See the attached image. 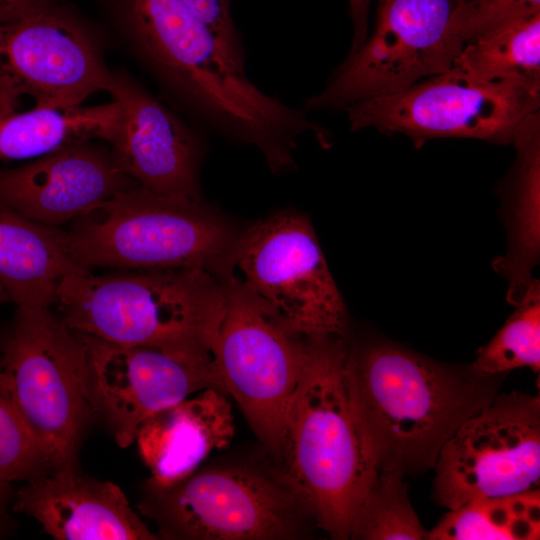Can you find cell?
<instances>
[{
	"label": "cell",
	"instance_id": "1",
	"mask_svg": "<svg viewBox=\"0 0 540 540\" xmlns=\"http://www.w3.org/2000/svg\"><path fill=\"white\" fill-rule=\"evenodd\" d=\"M506 375L442 363L381 337L348 339L353 410L378 471L433 468L444 443L498 394Z\"/></svg>",
	"mask_w": 540,
	"mask_h": 540
},
{
	"label": "cell",
	"instance_id": "2",
	"mask_svg": "<svg viewBox=\"0 0 540 540\" xmlns=\"http://www.w3.org/2000/svg\"><path fill=\"white\" fill-rule=\"evenodd\" d=\"M137 60L190 122L229 143L260 135L277 98L236 70L210 31L181 0H110Z\"/></svg>",
	"mask_w": 540,
	"mask_h": 540
},
{
	"label": "cell",
	"instance_id": "3",
	"mask_svg": "<svg viewBox=\"0 0 540 540\" xmlns=\"http://www.w3.org/2000/svg\"><path fill=\"white\" fill-rule=\"evenodd\" d=\"M348 339L310 338L277 465L316 527L338 540L349 539L354 514L378 474L353 410Z\"/></svg>",
	"mask_w": 540,
	"mask_h": 540
},
{
	"label": "cell",
	"instance_id": "4",
	"mask_svg": "<svg viewBox=\"0 0 540 540\" xmlns=\"http://www.w3.org/2000/svg\"><path fill=\"white\" fill-rule=\"evenodd\" d=\"M55 306L70 328L107 342L213 354L224 290L200 268L85 269L63 281Z\"/></svg>",
	"mask_w": 540,
	"mask_h": 540
},
{
	"label": "cell",
	"instance_id": "5",
	"mask_svg": "<svg viewBox=\"0 0 540 540\" xmlns=\"http://www.w3.org/2000/svg\"><path fill=\"white\" fill-rule=\"evenodd\" d=\"M244 229L202 199L154 193L132 185L71 224L75 262L92 270L200 268L232 272Z\"/></svg>",
	"mask_w": 540,
	"mask_h": 540
},
{
	"label": "cell",
	"instance_id": "6",
	"mask_svg": "<svg viewBox=\"0 0 540 540\" xmlns=\"http://www.w3.org/2000/svg\"><path fill=\"white\" fill-rule=\"evenodd\" d=\"M137 509L169 540H295L316 526L269 456L211 464L168 486L146 480Z\"/></svg>",
	"mask_w": 540,
	"mask_h": 540
},
{
	"label": "cell",
	"instance_id": "7",
	"mask_svg": "<svg viewBox=\"0 0 540 540\" xmlns=\"http://www.w3.org/2000/svg\"><path fill=\"white\" fill-rule=\"evenodd\" d=\"M0 364L51 471L77 469L80 444L95 417L84 335L52 307L16 306Z\"/></svg>",
	"mask_w": 540,
	"mask_h": 540
},
{
	"label": "cell",
	"instance_id": "8",
	"mask_svg": "<svg viewBox=\"0 0 540 540\" xmlns=\"http://www.w3.org/2000/svg\"><path fill=\"white\" fill-rule=\"evenodd\" d=\"M224 309L213 356L224 390L278 465L310 338L294 331L233 273L222 277Z\"/></svg>",
	"mask_w": 540,
	"mask_h": 540
},
{
	"label": "cell",
	"instance_id": "9",
	"mask_svg": "<svg viewBox=\"0 0 540 540\" xmlns=\"http://www.w3.org/2000/svg\"><path fill=\"white\" fill-rule=\"evenodd\" d=\"M456 0H379L371 36L305 98L310 111H345L448 71L464 44L452 33Z\"/></svg>",
	"mask_w": 540,
	"mask_h": 540
},
{
	"label": "cell",
	"instance_id": "10",
	"mask_svg": "<svg viewBox=\"0 0 540 540\" xmlns=\"http://www.w3.org/2000/svg\"><path fill=\"white\" fill-rule=\"evenodd\" d=\"M540 91L513 81L481 82L454 68L345 111L352 131L400 133L415 146L434 138L511 144L518 126L539 111Z\"/></svg>",
	"mask_w": 540,
	"mask_h": 540
},
{
	"label": "cell",
	"instance_id": "11",
	"mask_svg": "<svg viewBox=\"0 0 540 540\" xmlns=\"http://www.w3.org/2000/svg\"><path fill=\"white\" fill-rule=\"evenodd\" d=\"M234 270L298 334L348 337L345 302L307 216L285 209L245 228L234 252Z\"/></svg>",
	"mask_w": 540,
	"mask_h": 540
},
{
	"label": "cell",
	"instance_id": "12",
	"mask_svg": "<svg viewBox=\"0 0 540 540\" xmlns=\"http://www.w3.org/2000/svg\"><path fill=\"white\" fill-rule=\"evenodd\" d=\"M433 468L434 498L448 510L539 489V396L497 394L448 438Z\"/></svg>",
	"mask_w": 540,
	"mask_h": 540
},
{
	"label": "cell",
	"instance_id": "13",
	"mask_svg": "<svg viewBox=\"0 0 540 540\" xmlns=\"http://www.w3.org/2000/svg\"><path fill=\"white\" fill-rule=\"evenodd\" d=\"M83 335L94 415L121 448L135 442L140 426L157 412L208 388L226 393L213 354L124 346Z\"/></svg>",
	"mask_w": 540,
	"mask_h": 540
},
{
	"label": "cell",
	"instance_id": "14",
	"mask_svg": "<svg viewBox=\"0 0 540 540\" xmlns=\"http://www.w3.org/2000/svg\"><path fill=\"white\" fill-rule=\"evenodd\" d=\"M0 78L35 106L68 108L108 92L113 70L92 31L51 3L0 24Z\"/></svg>",
	"mask_w": 540,
	"mask_h": 540
},
{
	"label": "cell",
	"instance_id": "15",
	"mask_svg": "<svg viewBox=\"0 0 540 540\" xmlns=\"http://www.w3.org/2000/svg\"><path fill=\"white\" fill-rule=\"evenodd\" d=\"M108 93L119 114L106 140L118 168L161 195L202 199L208 135L156 99L128 73L113 71Z\"/></svg>",
	"mask_w": 540,
	"mask_h": 540
},
{
	"label": "cell",
	"instance_id": "16",
	"mask_svg": "<svg viewBox=\"0 0 540 540\" xmlns=\"http://www.w3.org/2000/svg\"><path fill=\"white\" fill-rule=\"evenodd\" d=\"M135 184L118 168L109 146L83 140L28 164L0 169V204L60 228Z\"/></svg>",
	"mask_w": 540,
	"mask_h": 540
},
{
	"label": "cell",
	"instance_id": "17",
	"mask_svg": "<svg viewBox=\"0 0 540 540\" xmlns=\"http://www.w3.org/2000/svg\"><path fill=\"white\" fill-rule=\"evenodd\" d=\"M13 510L34 518L56 540H157L119 486L53 470L34 477L13 497Z\"/></svg>",
	"mask_w": 540,
	"mask_h": 540
},
{
	"label": "cell",
	"instance_id": "18",
	"mask_svg": "<svg viewBox=\"0 0 540 540\" xmlns=\"http://www.w3.org/2000/svg\"><path fill=\"white\" fill-rule=\"evenodd\" d=\"M234 432L227 394L208 388L148 418L135 442L151 473L147 480L168 486L198 469L211 452L227 447Z\"/></svg>",
	"mask_w": 540,
	"mask_h": 540
},
{
	"label": "cell",
	"instance_id": "19",
	"mask_svg": "<svg viewBox=\"0 0 540 540\" xmlns=\"http://www.w3.org/2000/svg\"><path fill=\"white\" fill-rule=\"evenodd\" d=\"M85 269L71 255L67 231L0 204V284L16 306H55L63 281Z\"/></svg>",
	"mask_w": 540,
	"mask_h": 540
},
{
	"label": "cell",
	"instance_id": "20",
	"mask_svg": "<svg viewBox=\"0 0 540 540\" xmlns=\"http://www.w3.org/2000/svg\"><path fill=\"white\" fill-rule=\"evenodd\" d=\"M512 143L517 155L508 181L509 250L494 265L508 278V299L516 305L532 280L530 272L539 255V111L518 126Z\"/></svg>",
	"mask_w": 540,
	"mask_h": 540
},
{
	"label": "cell",
	"instance_id": "21",
	"mask_svg": "<svg viewBox=\"0 0 540 540\" xmlns=\"http://www.w3.org/2000/svg\"><path fill=\"white\" fill-rule=\"evenodd\" d=\"M119 114L118 103L68 108L35 106L0 117V159L40 157L83 140L108 139Z\"/></svg>",
	"mask_w": 540,
	"mask_h": 540
},
{
	"label": "cell",
	"instance_id": "22",
	"mask_svg": "<svg viewBox=\"0 0 540 540\" xmlns=\"http://www.w3.org/2000/svg\"><path fill=\"white\" fill-rule=\"evenodd\" d=\"M451 68L476 81H513L540 91V13L464 45Z\"/></svg>",
	"mask_w": 540,
	"mask_h": 540
},
{
	"label": "cell",
	"instance_id": "23",
	"mask_svg": "<svg viewBox=\"0 0 540 540\" xmlns=\"http://www.w3.org/2000/svg\"><path fill=\"white\" fill-rule=\"evenodd\" d=\"M539 536V489L473 499L449 510L428 533L432 540H535Z\"/></svg>",
	"mask_w": 540,
	"mask_h": 540
},
{
	"label": "cell",
	"instance_id": "24",
	"mask_svg": "<svg viewBox=\"0 0 540 540\" xmlns=\"http://www.w3.org/2000/svg\"><path fill=\"white\" fill-rule=\"evenodd\" d=\"M403 477L396 470L378 471L354 514L349 539H428L429 532L420 523L409 501Z\"/></svg>",
	"mask_w": 540,
	"mask_h": 540
},
{
	"label": "cell",
	"instance_id": "25",
	"mask_svg": "<svg viewBox=\"0 0 540 540\" xmlns=\"http://www.w3.org/2000/svg\"><path fill=\"white\" fill-rule=\"evenodd\" d=\"M517 309L495 336L476 354L471 366L484 374H507L528 367L540 368V284L530 281Z\"/></svg>",
	"mask_w": 540,
	"mask_h": 540
},
{
	"label": "cell",
	"instance_id": "26",
	"mask_svg": "<svg viewBox=\"0 0 540 540\" xmlns=\"http://www.w3.org/2000/svg\"><path fill=\"white\" fill-rule=\"evenodd\" d=\"M51 471L0 364V481H28Z\"/></svg>",
	"mask_w": 540,
	"mask_h": 540
},
{
	"label": "cell",
	"instance_id": "27",
	"mask_svg": "<svg viewBox=\"0 0 540 540\" xmlns=\"http://www.w3.org/2000/svg\"><path fill=\"white\" fill-rule=\"evenodd\" d=\"M540 13V0H456L452 33L464 44Z\"/></svg>",
	"mask_w": 540,
	"mask_h": 540
},
{
	"label": "cell",
	"instance_id": "28",
	"mask_svg": "<svg viewBox=\"0 0 540 540\" xmlns=\"http://www.w3.org/2000/svg\"><path fill=\"white\" fill-rule=\"evenodd\" d=\"M210 31L233 67L246 73V50L234 23L232 0H181Z\"/></svg>",
	"mask_w": 540,
	"mask_h": 540
},
{
	"label": "cell",
	"instance_id": "29",
	"mask_svg": "<svg viewBox=\"0 0 540 540\" xmlns=\"http://www.w3.org/2000/svg\"><path fill=\"white\" fill-rule=\"evenodd\" d=\"M353 24V38L348 54L357 50L368 37V12L371 0H348Z\"/></svg>",
	"mask_w": 540,
	"mask_h": 540
},
{
	"label": "cell",
	"instance_id": "30",
	"mask_svg": "<svg viewBox=\"0 0 540 540\" xmlns=\"http://www.w3.org/2000/svg\"><path fill=\"white\" fill-rule=\"evenodd\" d=\"M52 3V0H0V24L22 19Z\"/></svg>",
	"mask_w": 540,
	"mask_h": 540
},
{
	"label": "cell",
	"instance_id": "31",
	"mask_svg": "<svg viewBox=\"0 0 540 540\" xmlns=\"http://www.w3.org/2000/svg\"><path fill=\"white\" fill-rule=\"evenodd\" d=\"M21 96L10 82L0 78V117L16 112Z\"/></svg>",
	"mask_w": 540,
	"mask_h": 540
},
{
	"label": "cell",
	"instance_id": "32",
	"mask_svg": "<svg viewBox=\"0 0 540 540\" xmlns=\"http://www.w3.org/2000/svg\"><path fill=\"white\" fill-rule=\"evenodd\" d=\"M14 493L12 483L0 481V535L3 534L9 524L8 507Z\"/></svg>",
	"mask_w": 540,
	"mask_h": 540
},
{
	"label": "cell",
	"instance_id": "33",
	"mask_svg": "<svg viewBox=\"0 0 540 540\" xmlns=\"http://www.w3.org/2000/svg\"><path fill=\"white\" fill-rule=\"evenodd\" d=\"M6 302H11L8 293L4 287L0 284V307Z\"/></svg>",
	"mask_w": 540,
	"mask_h": 540
}]
</instances>
